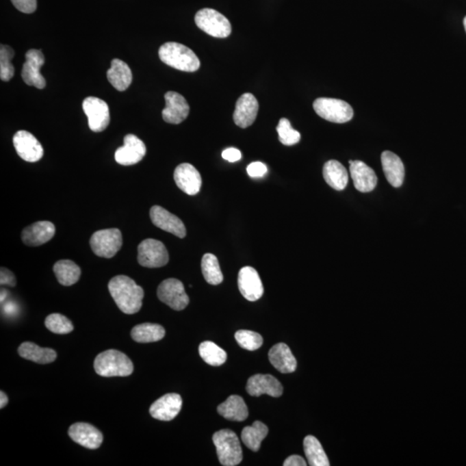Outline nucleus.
<instances>
[{"label":"nucleus","mask_w":466,"mask_h":466,"mask_svg":"<svg viewBox=\"0 0 466 466\" xmlns=\"http://www.w3.org/2000/svg\"><path fill=\"white\" fill-rule=\"evenodd\" d=\"M108 289L118 309L127 315H134L143 306V287L129 276H114L109 282Z\"/></svg>","instance_id":"nucleus-1"},{"label":"nucleus","mask_w":466,"mask_h":466,"mask_svg":"<svg viewBox=\"0 0 466 466\" xmlns=\"http://www.w3.org/2000/svg\"><path fill=\"white\" fill-rule=\"evenodd\" d=\"M158 55L164 64L184 72H196L200 67L198 56L187 46L178 42H166L161 45Z\"/></svg>","instance_id":"nucleus-2"},{"label":"nucleus","mask_w":466,"mask_h":466,"mask_svg":"<svg viewBox=\"0 0 466 466\" xmlns=\"http://www.w3.org/2000/svg\"><path fill=\"white\" fill-rule=\"evenodd\" d=\"M94 370L98 375L105 378L128 376L133 372L134 366L125 353L116 350H108L96 357Z\"/></svg>","instance_id":"nucleus-3"},{"label":"nucleus","mask_w":466,"mask_h":466,"mask_svg":"<svg viewBox=\"0 0 466 466\" xmlns=\"http://www.w3.org/2000/svg\"><path fill=\"white\" fill-rule=\"evenodd\" d=\"M218 458L224 466H235L243 461V451L239 438L230 429H222L213 436Z\"/></svg>","instance_id":"nucleus-4"},{"label":"nucleus","mask_w":466,"mask_h":466,"mask_svg":"<svg viewBox=\"0 0 466 466\" xmlns=\"http://www.w3.org/2000/svg\"><path fill=\"white\" fill-rule=\"evenodd\" d=\"M317 114L333 123H346L353 118V109L347 102L332 98H319L313 102Z\"/></svg>","instance_id":"nucleus-5"},{"label":"nucleus","mask_w":466,"mask_h":466,"mask_svg":"<svg viewBox=\"0 0 466 466\" xmlns=\"http://www.w3.org/2000/svg\"><path fill=\"white\" fill-rule=\"evenodd\" d=\"M196 24L201 31L217 38H224L231 33V23L220 12L213 9L205 8L196 15Z\"/></svg>","instance_id":"nucleus-6"},{"label":"nucleus","mask_w":466,"mask_h":466,"mask_svg":"<svg viewBox=\"0 0 466 466\" xmlns=\"http://www.w3.org/2000/svg\"><path fill=\"white\" fill-rule=\"evenodd\" d=\"M123 244L122 233L117 228L95 231L90 240L92 250L96 256L111 259L118 253Z\"/></svg>","instance_id":"nucleus-7"},{"label":"nucleus","mask_w":466,"mask_h":466,"mask_svg":"<svg viewBox=\"0 0 466 466\" xmlns=\"http://www.w3.org/2000/svg\"><path fill=\"white\" fill-rule=\"evenodd\" d=\"M138 261L145 268H160L166 266L170 260L164 244L159 240L147 239L138 247Z\"/></svg>","instance_id":"nucleus-8"},{"label":"nucleus","mask_w":466,"mask_h":466,"mask_svg":"<svg viewBox=\"0 0 466 466\" xmlns=\"http://www.w3.org/2000/svg\"><path fill=\"white\" fill-rule=\"evenodd\" d=\"M157 296L161 302L176 311L186 309L190 303V297L185 291L183 283L174 279L164 280L160 284L157 289Z\"/></svg>","instance_id":"nucleus-9"},{"label":"nucleus","mask_w":466,"mask_h":466,"mask_svg":"<svg viewBox=\"0 0 466 466\" xmlns=\"http://www.w3.org/2000/svg\"><path fill=\"white\" fill-rule=\"evenodd\" d=\"M82 108L88 118L89 128L94 132H101L107 128L110 123V112L108 105L101 99L96 97L86 98Z\"/></svg>","instance_id":"nucleus-10"},{"label":"nucleus","mask_w":466,"mask_h":466,"mask_svg":"<svg viewBox=\"0 0 466 466\" xmlns=\"http://www.w3.org/2000/svg\"><path fill=\"white\" fill-rule=\"evenodd\" d=\"M26 62L23 66L22 78L28 86L38 89L46 87V81L40 68L45 64L44 54L38 49H29L25 54Z\"/></svg>","instance_id":"nucleus-11"},{"label":"nucleus","mask_w":466,"mask_h":466,"mask_svg":"<svg viewBox=\"0 0 466 466\" xmlns=\"http://www.w3.org/2000/svg\"><path fill=\"white\" fill-rule=\"evenodd\" d=\"M13 145L19 157L29 163H36L41 160L44 155V148L40 142L29 131L16 132L13 137Z\"/></svg>","instance_id":"nucleus-12"},{"label":"nucleus","mask_w":466,"mask_h":466,"mask_svg":"<svg viewBox=\"0 0 466 466\" xmlns=\"http://www.w3.org/2000/svg\"><path fill=\"white\" fill-rule=\"evenodd\" d=\"M146 154V146L143 141L133 134H128L124 138V146L115 152V160L118 164L131 166L143 160Z\"/></svg>","instance_id":"nucleus-13"},{"label":"nucleus","mask_w":466,"mask_h":466,"mask_svg":"<svg viewBox=\"0 0 466 466\" xmlns=\"http://www.w3.org/2000/svg\"><path fill=\"white\" fill-rule=\"evenodd\" d=\"M166 105L161 112L168 124L179 125L187 118L190 107L186 99L177 92H168L164 95Z\"/></svg>","instance_id":"nucleus-14"},{"label":"nucleus","mask_w":466,"mask_h":466,"mask_svg":"<svg viewBox=\"0 0 466 466\" xmlns=\"http://www.w3.org/2000/svg\"><path fill=\"white\" fill-rule=\"evenodd\" d=\"M237 284L240 293L249 302H256L263 295L262 281L257 271L253 267H244L240 270Z\"/></svg>","instance_id":"nucleus-15"},{"label":"nucleus","mask_w":466,"mask_h":466,"mask_svg":"<svg viewBox=\"0 0 466 466\" xmlns=\"http://www.w3.org/2000/svg\"><path fill=\"white\" fill-rule=\"evenodd\" d=\"M152 223L160 229L184 239L187 235L186 227L179 218L160 206H154L150 211Z\"/></svg>","instance_id":"nucleus-16"},{"label":"nucleus","mask_w":466,"mask_h":466,"mask_svg":"<svg viewBox=\"0 0 466 466\" xmlns=\"http://www.w3.org/2000/svg\"><path fill=\"white\" fill-rule=\"evenodd\" d=\"M68 435L75 443L91 450L98 449L103 442L101 432L88 423H75L69 428Z\"/></svg>","instance_id":"nucleus-17"},{"label":"nucleus","mask_w":466,"mask_h":466,"mask_svg":"<svg viewBox=\"0 0 466 466\" xmlns=\"http://www.w3.org/2000/svg\"><path fill=\"white\" fill-rule=\"evenodd\" d=\"M183 406V399L176 393L161 396L151 406L152 417L163 422H170L177 417Z\"/></svg>","instance_id":"nucleus-18"},{"label":"nucleus","mask_w":466,"mask_h":466,"mask_svg":"<svg viewBox=\"0 0 466 466\" xmlns=\"http://www.w3.org/2000/svg\"><path fill=\"white\" fill-rule=\"evenodd\" d=\"M174 179L177 187L188 196H196L199 193L203 184L199 171L190 164H181L177 166Z\"/></svg>","instance_id":"nucleus-19"},{"label":"nucleus","mask_w":466,"mask_h":466,"mask_svg":"<svg viewBox=\"0 0 466 466\" xmlns=\"http://www.w3.org/2000/svg\"><path fill=\"white\" fill-rule=\"evenodd\" d=\"M259 105L255 96L246 92L244 94L236 103L233 114V120L237 127L247 128L255 122Z\"/></svg>","instance_id":"nucleus-20"},{"label":"nucleus","mask_w":466,"mask_h":466,"mask_svg":"<svg viewBox=\"0 0 466 466\" xmlns=\"http://www.w3.org/2000/svg\"><path fill=\"white\" fill-rule=\"evenodd\" d=\"M246 391L253 396H260L263 394L280 398L283 395V385L276 378L271 375L257 374L248 380Z\"/></svg>","instance_id":"nucleus-21"},{"label":"nucleus","mask_w":466,"mask_h":466,"mask_svg":"<svg viewBox=\"0 0 466 466\" xmlns=\"http://www.w3.org/2000/svg\"><path fill=\"white\" fill-rule=\"evenodd\" d=\"M350 174L357 190L369 193L375 190L378 177L371 167L362 161H350Z\"/></svg>","instance_id":"nucleus-22"},{"label":"nucleus","mask_w":466,"mask_h":466,"mask_svg":"<svg viewBox=\"0 0 466 466\" xmlns=\"http://www.w3.org/2000/svg\"><path fill=\"white\" fill-rule=\"evenodd\" d=\"M55 233L54 224L49 221H38L23 231L22 240L26 246H39L52 240Z\"/></svg>","instance_id":"nucleus-23"},{"label":"nucleus","mask_w":466,"mask_h":466,"mask_svg":"<svg viewBox=\"0 0 466 466\" xmlns=\"http://www.w3.org/2000/svg\"><path fill=\"white\" fill-rule=\"evenodd\" d=\"M381 161L383 172L389 184L394 187H400L405 177V168L401 158L391 151L383 152Z\"/></svg>","instance_id":"nucleus-24"},{"label":"nucleus","mask_w":466,"mask_h":466,"mask_svg":"<svg viewBox=\"0 0 466 466\" xmlns=\"http://www.w3.org/2000/svg\"><path fill=\"white\" fill-rule=\"evenodd\" d=\"M269 359L271 365L283 374L296 372V359L286 344L279 343L274 346L269 352Z\"/></svg>","instance_id":"nucleus-25"},{"label":"nucleus","mask_w":466,"mask_h":466,"mask_svg":"<svg viewBox=\"0 0 466 466\" xmlns=\"http://www.w3.org/2000/svg\"><path fill=\"white\" fill-rule=\"evenodd\" d=\"M323 177L326 183L337 191L345 190L348 184V172L339 161L336 160L326 161L324 165Z\"/></svg>","instance_id":"nucleus-26"},{"label":"nucleus","mask_w":466,"mask_h":466,"mask_svg":"<svg viewBox=\"0 0 466 466\" xmlns=\"http://www.w3.org/2000/svg\"><path fill=\"white\" fill-rule=\"evenodd\" d=\"M218 412L224 418L231 422H244L248 418V408L240 396H231L226 402L218 406Z\"/></svg>","instance_id":"nucleus-27"},{"label":"nucleus","mask_w":466,"mask_h":466,"mask_svg":"<svg viewBox=\"0 0 466 466\" xmlns=\"http://www.w3.org/2000/svg\"><path fill=\"white\" fill-rule=\"evenodd\" d=\"M109 82L118 91L123 92L130 87L132 81L131 68L120 59L112 61L111 68L107 73Z\"/></svg>","instance_id":"nucleus-28"},{"label":"nucleus","mask_w":466,"mask_h":466,"mask_svg":"<svg viewBox=\"0 0 466 466\" xmlns=\"http://www.w3.org/2000/svg\"><path fill=\"white\" fill-rule=\"evenodd\" d=\"M18 354L25 359L41 363V365L54 362L56 359V357H57V354H56L54 350L51 348H42V347L31 342L23 343L22 345L19 346Z\"/></svg>","instance_id":"nucleus-29"},{"label":"nucleus","mask_w":466,"mask_h":466,"mask_svg":"<svg viewBox=\"0 0 466 466\" xmlns=\"http://www.w3.org/2000/svg\"><path fill=\"white\" fill-rule=\"evenodd\" d=\"M53 270L59 283L64 286L74 285L80 279V267L71 260H60L55 263Z\"/></svg>","instance_id":"nucleus-30"},{"label":"nucleus","mask_w":466,"mask_h":466,"mask_svg":"<svg viewBox=\"0 0 466 466\" xmlns=\"http://www.w3.org/2000/svg\"><path fill=\"white\" fill-rule=\"evenodd\" d=\"M131 335L135 342H157L164 338L165 329L158 324L144 323L133 327Z\"/></svg>","instance_id":"nucleus-31"},{"label":"nucleus","mask_w":466,"mask_h":466,"mask_svg":"<svg viewBox=\"0 0 466 466\" xmlns=\"http://www.w3.org/2000/svg\"><path fill=\"white\" fill-rule=\"evenodd\" d=\"M269 428L263 422L257 421L253 425L246 426L243 429L241 439L244 444L251 451L257 452L261 448V443L266 439Z\"/></svg>","instance_id":"nucleus-32"},{"label":"nucleus","mask_w":466,"mask_h":466,"mask_svg":"<svg viewBox=\"0 0 466 466\" xmlns=\"http://www.w3.org/2000/svg\"><path fill=\"white\" fill-rule=\"evenodd\" d=\"M304 452L311 466H329L330 463L318 439L312 435L307 436L303 442Z\"/></svg>","instance_id":"nucleus-33"},{"label":"nucleus","mask_w":466,"mask_h":466,"mask_svg":"<svg viewBox=\"0 0 466 466\" xmlns=\"http://www.w3.org/2000/svg\"><path fill=\"white\" fill-rule=\"evenodd\" d=\"M201 270L205 280L211 285H219L223 282L224 276L220 270L219 260L213 254H205L201 260Z\"/></svg>","instance_id":"nucleus-34"},{"label":"nucleus","mask_w":466,"mask_h":466,"mask_svg":"<svg viewBox=\"0 0 466 466\" xmlns=\"http://www.w3.org/2000/svg\"><path fill=\"white\" fill-rule=\"evenodd\" d=\"M199 352L201 359L207 365L211 366H220L226 363L227 354L226 351L211 341H205L199 346Z\"/></svg>","instance_id":"nucleus-35"},{"label":"nucleus","mask_w":466,"mask_h":466,"mask_svg":"<svg viewBox=\"0 0 466 466\" xmlns=\"http://www.w3.org/2000/svg\"><path fill=\"white\" fill-rule=\"evenodd\" d=\"M14 56V51L8 45L0 46V79L9 81L14 75V67L12 60Z\"/></svg>","instance_id":"nucleus-36"},{"label":"nucleus","mask_w":466,"mask_h":466,"mask_svg":"<svg viewBox=\"0 0 466 466\" xmlns=\"http://www.w3.org/2000/svg\"><path fill=\"white\" fill-rule=\"evenodd\" d=\"M45 326L49 331L57 335H67L74 330L73 323L67 317L60 313H52L45 320Z\"/></svg>","instance_id":"nucleus-37"},{"label":"nucleus","mask_w":466,"mask_h":466,"mask_svg":"<svg viewBox=\"0 0 466 466\" xmlns=\"http://www.w3.org/2000/svg\"><path fill=\"white\" fill-rule=\"evenodd\" d=\"M276 131L279 135V141L286 146H292L298 144L300 140V132L293 129L289 120L285 118H281Z\"/></svg>","instance_id":"nucleus-38"},{"label":"nucleus","mask_w":466,"mask_h":466,"mask_svg":"<svg viewBox=\"0 0 466 466\" xmlns=\"http://www.w3.org/2000/svg\"><path fill=\"white\" fill-rule=\"evenodd\" d=\"M235 339L242 348L251 352L259 349L263 343V337L259 333L249 330H240L235 333Z\"/></svg>","instance_id":"nucleus-39"},{"label":"nucleus","mask_w":466,"mask_h":466,"mask_svg":"<svg viewBox=\"0 0 466 466\" xmlns=\"http://www.w3.org/2000/svg\"><path fill=\"white\" fill-rule=\"evenodd\" d=\"M12 4L21 12L33 13L36 10L38 2L36 0H12Z\"/></svg>","instance_id":"nucleus-40"},{"label":"nucleus","mask_w":466,"mask_h":466,"mask_svg":"<svg viewBox=\"0 0 466 466\" xmlns=\"http://www.w3.org/2000/svg\"><path fill=\"white\" fill-rule=\"evenodd\" d=\"M268 168L266 164L261 161H254L247 167V173L250 177L260 178L266 176Z\"/></svg>","instance_id":"nucleus-41"},{"label":"nucleus","mask_w":466,"mask_h":466,"mask_svg":"<svg viewBox=\"0 0 466 466\" xmlns=\"http://www.w3.org/2000/svg\"><path fill=\"white\" fill-rule=\"evenodd\" d=\"M0 283H1V285L15 287L16 281L14 274L6 269V268H1V270H0Z\"/></svg>","instance_id":"nucleus-42"},{"label":"nucleus","mask_w":466,"mask_h":466,"mask_svg":"<svg viewBox=\"0 0 466 466\" xmlns=\"http://www.w3.org/2000/svg\"><path fill=\"white\" fill-rule=\"evenodd\" d=\"M241 152L236 148H228L222 152V157L224 160L230 161V163H235V161L241 159Z\"/></svg>","instance_id":"nucleus-43"},{"label":"nucleus","mask_w":466,"mask_h":466,"mask_svg":"<svg viewBox=\"0 0 466 466\" xmlns=\"http://www.w3.org/2000/svg\"><path fill=\"white\" fill-rule=\"evenodd\" d=\"M305 459L299 455H292L287 458L283 463L284 466H306Z\"/></svg>","instance_id":"nucleus-44"},{"label":"nucleus","mask_w":466,"mask_h":466,"mask_svg":"<svg viewBox=\"0 0 466 466\" xmlns=\"http://www.w3.org/2000/svg\"><path fill=\"white\" fill-rule=\"evenodd\" d=\"M9 402L8 396L5 393L1 391L0 392V409H4Z\"/></svg>","instance_id":"nucleus-45"},{"label":"nucleus","mask_w":466,"mask_h":466,"mask_svg":"<svg viewBox=\"0 0 466 466\" xmlns=\"http://www.w3.org/2000/svg\"><path fill=\"white\" fill-rule=\"evenodd\" d=\"M5 294H6L5 291H3V290H2V292H1V302H3V300H4V299L5 298Z\"/></svg>","instance_id":"nucleus-46"},{"label":"nucleus","mask_w":466,"mask_h":466,"mask_svg":"<svg viewBox=\"0 0 466 466\" xmlns=\"http://www.w3.org/2000/svg\"><path fill=\"white\" fill-rule=\"evenodd\" d=\"M464 26H465V31H466V16L464 18Z\"/></svg>","instance_id":"nucleus-47"}]
</instances>
